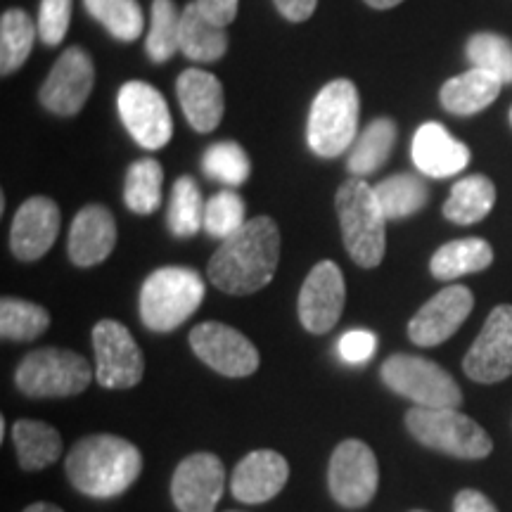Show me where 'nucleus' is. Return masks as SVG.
I'll return each instance as SVG.
<instances>
[{
    "label": "nucleus",
    "mask_w": 512,
    "mask_h": 512,
    "mask_svg": "<svg viewBox=\"0 0 512 512\" xmlns=\"http://www.w3.org/2000/svg\"><path fill=\"white\" fill-rule=\"evenodd\" d=\"M463 370L479 384H496L512 375V306L501 304L486 318L470 351L463 358Z\"/></svg>",
    "instance_id": "obj_13"
},
{
    "label": "nucleus",
    "mask_w": 512,
    "mask_h": 512,
    "mask_svg": "<svg viewBox=\"0 0 512 512\" xmlns=\"http://www.w3.org/2000/svg\"><path fill=\"white\" fill-rule=\"evenodd\" d=\"M406 427L418 444L453 458L482 460L494 451V441L484 427L458 408L413 406L406 413Z\"/></svg>",
    "instance_id": "obj_6"
},
{
    "label": "nucleus",
    "mask_w": 512,
    "mask_h": 512,
    "mask_svg": "<svg viewBox=\"0 0 512 512\" xmlns=\"http://www.w3.org/2000/svg\"><path fill=\"white\" fill-rule=\"evenodd\" d=\"M204 174L226 185H242L249 178L252 164L238 143H216L202 157Z\"/></svg>",
    "instance_id": "obj_37"
},
{
    "label": "nucleus",
    "mask_w": 512,
    "mask_h": 512,
    "mask_svg": "<svg viewBox=\"0 0 512 512\" xmlns=\"http://www.w3.org/2000/svg\"><path fill=\"white\" fill-rule=\"evenodd\" d=\"M287 479H290V465L285 456L261 448V451L247 453L235 465L233 477H230V491L240 503L259 505L278 496L285 489Z\"/></svg>",
    "instance_id": "obj_19"
},
{
    "label": "nucleus",
    "mask_w": 512,
    "mask_h": 512,
    "mask_svg": "<svg viewBox=\"0 0 512 512\" xmlns=\"http://www.w3.org/2000/svg\"><path fill=\"white\" fill-rule=\"evenodd\" d=\"M195 5L209 22L226 29L235 19V15H238L240 0H195Z\"/></svg>",
    "instance_id": "obj_41"
},
{
    "label": "nucleus",
    "mask_w": 512,
    "mask_h": 512,
    "mask_svg": "<svg viewBox=\"0 0 512 512\" xmlns=\"http://www.w3.org/2000/svg\"><path fill=\"white\" fill-rule=\"evenodd\" d=\"M377 202L389 221L408 219L430 202L427 185L413 174H396L375 185Z\"/></svg>",
    "instance_id": "obj_29"
},
{
    "label": "nucleus",
    "mask_w": 512,
    "mask_h": 512,
    "mask_svg": "<svg viewBox=\"0 0 512 512\" xmlns=\"http://www.w3.org/2000/svg\"><path fill=\"white\" fill-rule=\"evenodd\" d=\"M347 302V285L344 275L332 261H320L306 275L299 290V320L311 335H325L339 323Z\"/></svg>",
    "instance_id": "obj_14"
},
{
    "label": "nucleus",
    "mask_w": 512,
    "mask_h": 512,
    "mask_svg": "<svg viewBox=\"0 0 512 512\" xmlns=\"http://www.w3.org/2000/svg\"><path fill=\"white\" fill-rule=\"evenodd\" d=\"M411 512H425V510H411Z\"/></svg>",
    "instance_id": "obj_48"
},
{
    "label": "nucleus",
    "mask_w": 512,
    "mask_h": 512,
    "mask_svg": "<svg viewBox=\"0 0 512 512\" xmlns=\"http://www.w3.org/2000/svg\"><path fill=\"white\" fill-rule=\"evenodd\" d=\"M162 183V164L155 162V159H140V162H133L124 183L126 207L131 209L133 214L140 216L155 214L159 204H162Z\"/></svg>",
    "instance_id": "obj_30"
},
{
    "label": "nucleus",
    "mask_w": 512,
    "mask_h": 512,
    "mask_svg": "<svg viewBox=\"0 0 512 512\" xmlns=\"http://www.w3.org/2000/svg\"><path fill=\"white\" fill-rule=\"evenodd\" d=\"M50 328V313L34 302L3 297L0 302V335L8 342H31Z\"/></svg>",
    "instance_id": "obj_32"
},
{
    "label": "nucleus",
    "mask_w": 512,
    "mask_h": 512,
    "mask_svg": "<svg viewBox=\"0 0 512 512\" xmlns=\"http://www.w3.org/2000/svg\"><path fill=\"white\" fill-rule=\"evenodd\" d=\"M505 83L484 69L472 67L470 72L453 76L441 86V105L446 112L458 117H472V114L486 110V107L501 95Z\"/></svg>",
    "instance_id": "obj_23"
},
{
    "label": "nucleus",
    "mask_w": 512,
    "mask_h": 512,
    "mask_svg": "<svg viewBox=\"0 0 512 512\" xmlns=\"http://www.w3.org/2000/svg\"><path fill=\"white\" fill-rule=\"evenodd\" d=\"M178 102H181L188 124L200 133H211L223 119V86L214 74L202 69H185L176 81Z\"/></svg>",
    "instance_id": "obj_22"
},
{
    "label": "nucleus",
    "mask_w": 512,
    "mask_h": 512,
    "mask_svg": "<svg viewBox=\"0 0 512 512\" xmlns=\"http://www.w3.org/2000/svg\"><path fill=\"white\" fill-rule=\"evenodd\" d=\"M34 48V24L24 10H8L0 19V72H17Z\"/></svg>",
    "instance_id": "obj_33"
},
{
    "label": "nucleus",
    "mask_w": 512,
    "mask_h": 512,
    "mask_svg": "<svg viewBox=\"0 0 512 512\" xmlns=\"http://www.w3.org/2000/svg\"><path fill=\"white\" fill-rule=\"evenodd\" d=\"M190 347L204 366L223 377H249L259 370V351L240 330L230 328L219 320L195 325L190 330Z\"/></svg>",
    "instance_id": "obj_11"
},
{
    "label": "nucleus",
    "mask_w": 512,
    "mask_h": 512,
    "mask_svg": "<svg viewBox=\"0 0 512 512\" xmlns=\"http://www.w3.org/2000/svg\"><path fill=\"white\" fill-rule=\"evenodd\" d=\"M380 375L387 389L420 408H460L463 403L458 382L430 358L394 354L382 363Z\"/></svg>",
    "instance_id": "obj_8"
},
{
    "label": "nucleus",
    "mask_w": 512,
    "mask_h": 512,
    "mask_svg": "<svg viewBox=\"0 0 512 512\" xmlns=\"http://www.w3.org/2000/svg\"><path fill=\"white\" fill-rule=\"evenodd\" d=\"M93 368L72 349H36L15 370L17 389L29 399H69L91 387Z\"/></svg>",
    "instance_id": "obj_5"
},
{
    "label": "nucleus",
    "mask_w": 512,
    "mask_h": 512,
    "mask_svg": "<svg viewBox=\"0 0 512 512\" xmlns=\"http://www.w3.org/2000/svg\"><path fill=\"white\" fill-rule=\"evenodd\" d=\"M453 512H498L496 505L482 491L463 489L453 498Z\"/></svg>",
    "instance_id": "obj_42"
},
{
    "label": "nucleus",
    "mask_w": 512,
    "mask_h": 512,
    "mask_svg": "<svg viewBox=\"0 0 512 512\" xmlns=\"http://www.w3.org/2000/svg\"><path fill=\"white\" fill-rule=\"evenodd\" d=\"M245 202L238 192L221 190L204 207V230L211 238L226 240L245 226Z\"/></svg>",
    "instance_id": "obj_38"
},
{
    "label": "nucleus",
    "mask_w": 512,
    "mask_h": 512,
    "mask_svg": "<svg viewBox=\"0 0 512 512\" xmlns=\"http://www.w3.org/2000/svg\"><path fill=\"white\" fill-rule=\"evenodd\" d=\"M413 162L425 176H456L470 164V147L460 143L437 121H427L415 131Z\"/></svg>",
    "instance_id": "obj_21"
},
{
    "label": "nucleus",
    "mask_w": 512,
    "mask_h": 512,
    "mask_svg": "<svg viewBox=\"0 0 512 512\" xmlns=\"http://www.w3.org/2000/svg\"><path fill=\"white\" fill-rule=\"evenodd\" d=\"M496 204V185L482 174L465 176L451 188L444 202V216L456 226H472L484 221Z\"/></svg>",
    "instance_id": "obj_26"
},
{
    "label": "nucleus",
    "mask_w": 512,
    "mask_h": 512,
    "mask_svg": "<svg viewBox=\"0 0 512 512\" xmlns=\"http://www.w3.org/2000/svg\"><path fill=\"white\" fill-rule=\"evenodd\" d=\"M228 512H238V510H228Z\"/></svg>",
    "instance_id": "obj_49"
},
{
    "label": "nucleus",
    "mask_w": 512,
    "mask_h": 512,
    "mask_svg": "<svg viewBox=\"0 0 512 512\" xmlns=\"http://www.w3.org/2000/svg\"><path fill=\"white\" fill-rule=\"evenodd\" d=\"M0 439H5V418H0Z\"/></svg>",
    "instance_id": "obj_46"
},
{
    "label": "nucleus",
    "mask_w": 512,
    "mask_h": 512,
    "mask_svg": "<svg viewBox=\"0 0 512 512\" xmlns=\"http://www.w3.org/2000/svg\"><path fill=\"white\" fill-rule=\"evenodd\" d=\"M69 19H72V0H43L38 15V34L46 46H57L67 36Z\"/></svg>",
    "instance_id": "obj_39"
},
{
    "label": "nucleus",
    "mask_w": 512,
    "mask_h": 512,
    "mask_svg": "<svg viewBox=\"0 0 512 512\" xmlns=\"http://www.w3.org/2000/svg\"><path fill=\"white\" fill-rule=\"evenodd\" d=\"M510 124H512V107H510Z\"/></svg>",
    "instance_id": "obj_47"
},
{
    "label": "nucleus",
    "mask_w": 512,
    "mask_h": 512,
    "mask_svg": "<svg viewBox=\"0 0 512 512\" xmlns=\"http://www.w3.org/2000/svg\"><path fill=\"white\" fill-rule=\"evenodd\" d=\"M396 143V124L392 119L380 117L373 124H368L361 138L356 140L354 150L349 155V171L351 176L363 178L380 171L384 162L392 157Z\"/></svg>",
    "instance_id": "obj_28"
},
{
    "label": "nucleus",
    "mask_w": 512,
    "mask_h": 512,
    "mask_svg": "<svg viewBox=\"0 0 512 512\" xmlns=\"http://www.w3.org/2000/svg\"><path fill=\"white\" fill-rule=\"evenodd\" d=\"M204 280L185 266H166L147 275L140 290V320L152 332H174L202 306Z\"/></svg>",
    "instance_id": "obj_4"
},
{
    "label": "nucleus",
    "mask_w": 512,
    "mask_h": 512,
    "mask_svg": "<svg viewBox=\"0 0 512 512\" xmlns=\"http://www.w3.org/2000/svg\"><path fill=\"white\" fill-rule=\"evenodd\" d=\"M377 349V337L368 330H351L339 339L337 351L342 356V361L347 363H366L368 358H373Z\"/></svg>",
    "instance_id": "obj_40"
},
{
    "label": "nucleus",
    "mask_w": 512,
    "mask_h": 512,
    "mask_svg": "<svg viewBox=\"0 0 512 512\" xmlns=\"http://www.w3.org/2000/svg\"><path fill=\"white\" fill-rule=\"evenodd\" d=\"M181 50L195 62H216L226 55V29L216 27L202 15L195 3H190L181 15Z\"/></svg>",
    "instance_id": "obj_27"
},
{
    "label": "nucleus",
    "mask_w": 512,
    "mask_h": 512,
    "mask_svg": "<svg viewBox=\"0 0 512 512\" xmlns=\"http://www.w3.org/2000/svg\"><path fill=\"white\" fill-rule=\"evenodd\" d=\"M280 261V230L268 216L247 221L238 233L221 240L209 259L207 275L221 292L245 297L271 283Z\"/></svg>",
    "instance_id": "obj_1"
},
{
    "label": "nucleus",
    "mask_w": 512,
    "mask_h": 512,
    "mask_svg": "<svg viewBox=\"0 0 512 512\" xmlns=\"http://www.w3.org/2000/svg\"><path fill=\"white\" fill-rule=\"evenodd\" d=\"M380 484V467L366 441L344 439L330 456L328 489L335 503L347 510H361L373 501Z\"/></svg>",
    "instance_id": "obj_9"
},
{
    "label": "nucleus",
    "mask_w": 512,
    "mask_h": 512,
    "mask_svg": "<svg viewBox=\"0 0 512 512\" xmlns=\"http://www.w3.org/2000/svg\"><path fill=\"white\" fill-rule=\"evenodd\" d=\"M143 472V453L117 434H91L69 448L64 475L83 496L114 498Z\"/></svg>",
    "instance_id": "obj_2"
},
{
    "label": "nucleus",
    "mask_w": 512,
    "mask_h": 512,
    "mask_svg": "<svg viewBox=\"0 0 512 512\" xmlns=\"http://www.w3.org/2000/svg\"><path fill=\"white\" fill-rule=\"evenodd\" d=\"M117 245V221L112 211L102 204H88L74 216L69 230L67 252L74 266H98L112 254Z\"/></svg>",
    "instance_id": "obj_20"
},
{
    "label": "nucleus",
    "mask_w": 512,
    "mask_h": 512,
    "mask_svg": "<svg viewBox=\"0 0 512 512\" xmlns=\"http://www.w3.org/2000/svg\"><path fill=\"white\" fill-rule=\"evenodd\" d=\"M12 441L24 472L46 470L60 460L64 451L62 434L41 420H17L12 427Z\"/></svg>",
    "instance_id": "obj_24"
},
{
    "label": "nucleus",
    "mask_w": 512,
    "mask_h": 512,
    "mask_svg": "<svg viewBox=\"0 0 512 512\" xmlns=\"http://www.w3.org/2000/svg\"><path fill=\"white\" fill-rule=\"evenodd\" d=\"M467 60L472 67L512 83V43L498 34H475L467 41Z\"/></svg>",
    "instance_id": "obj_36"
},
{
    "label": "nucleus",
    "mask_w": 512,
    "mask_h": 512,
    "mask_svg": "<svg viewBox=\"0 0 512 512\" xmlns=\"http://www.w3.org/2000/svg\"><path fill=\"white\" fill-rule=\"evenodd\" d=\"M226 489V467L214 453H192L181 460L171 479L178 512H216Z\"/></svg>",
    "instance_id": "obj_15"
},
{
    "label": "nucleus",
    "mask_w": 512,
    "mask_h": 512,
    "mask_svg": "<svg viewBox=\"0 0 512 512\" xmlns=\"http://www.w3.org/2000/svg\"><path fill=\"white\" fill-rule=\"evenodd\" d=\"M119 117L133 140L145 150H162L174 133L164 95L145 81H128L121 86Z\"/></svg>",
    "instance_id": "obj_12"
},
{
    "label": "nucleus",
    "mask_w": 512,
    "mask_h": 512,
    "mask_svg": "<svg viewBox=\"0 0 512 512\" xmlns=\"http://www.w3.org/2000/svg\"><path fill=\"white\" fill-rule=\"evenodd\" d=\"M356 86L349 79H335L313 100L309 112V147L318 157H339L354 143L358 131Z\"/></svg>",
    "instance_id": "obj_7"
},
{
    "label": "nucleus",
    "mask_w": 512,
    "mask_h": 512,
    "mask_svg": "<svg viewBox=\"0 0 512 512\" xmlns=\"http://www.w3.org/2000/svg\"><path fill=\"white\" fill-rule=\"evenodd\" d=\"M93 83L95 67L91 55L81 48H69L60 55L41 86V105L60 117H74L86 105Z\"/></svg>",
    "instance_id": "obj_16"
},
{
    "label": "nucleus",
    "mask_w": 512,
    "mask_h": 512,
    "mask_svg": "<svg viewBox=\"0 0 512 512\" xmlns=\"http://www.w3.org/2000/svg\"><path fill=\"white\" fill-rule=\"evenodd\" d=\"M86 10L119 41H136L143 34V10L138 0H83Z\"/></svg>",
    "instance_id": "obj_34"
},
{
    "label": "nucleus",
    "mask_w": 512,
    "mask_h": 512,
    "mask_svg": "<svg viewBox=\"0 0 512 512\" xmlns=\"http://www.w3.org/2000/svg\"><path fill=\"white\" fill-rule=\"evenodd\" d=\"M494 264V249L482 238L453 240L441 245L430 259V271L437 280H458L463 275L486 271Z\"/></svg>",
    "instance_id": "obj_25"
},
{
    "label": "nucleus",
    "mask_w": 512,
    "mask_h": 512,
    "mask_svg": "<svg viewBox=\"0 0 512 512\" xmlns=\"http://www.w3.org/2000/svg\"><path fill=\"white\" fill-rule=\"evenodd\" d=\"M181 48V15L174 0L152 3V27L147 36V55L152 62H166Z\"/></svg>",
    "instance_id": "obj_35"
},
{
    "label": "nucleus",
    "mask_w": 512,
    "mask_h": 512,
    "mask_svg": "<svg viewBox=\"0 0 512 512\" xmlns=\"http://www.w3.org/2000/svg\"><path fill=\"white\" fill-rule=\"evenodd\" d=\"M204 207L200 185L192 176H181L174 185L169 202V230L176 238H192L204 228Z\"/></svg>",
    "instance_id": "obj_31"
},
{
    "label": "nucleus",
    "mask_w": 512,
    "mask_h": 512,
    "mask_svg": "<svg viewBox=\"0 0 512 512\" xmlns=\"http://www.w3.org/2000/svg\"><path fill=\"white\" fill-rule=\"evenodd\" d=\"M24 512H64L62 508H57L55 503H46V501H41V503H31L29 508H24Z\"/></svg>",
    "instance_id": "obj_44"
},
{
    "label": "nucleus",
    "mask_w": 512,
    "mask_h": 512,
    "mask_svg": "<svg viewBox=\"0 0 512 512\" xmlns=\"http://www.w3.org/2000/svg\"><path fill=\"white\" fill-rule=\"evenodd\" d=\"M95 380L105 389H131L143 380L145 358L131 330L105 318L93 328Z\"/></svg>",
    "instance_id": "obj_10"
},
{
    "label": "nucleus",
    "mask_w": 512,
    "mask_h": 512,
    "mask_svg": "<svg viewBox=\"0 0 512 512\" xmlns=\"http://www.w3.org/2000/svg\"><path fill=\"white\" fill-rule=\"evenodd\" d=\"M366 3L375 10H389V8H396V5L403 3V0H366Z\"/></svg>",
    "instance_id": "obj_45"
},
{
    "label": "nucleus",
    "mask_w": 512,
    "mask_h": 512,
    "mask_svg": "<svg viewBox=\"0 0 512 512\" xmlns=\"http://www.w3.org/2000/svg\"><path fill=\"white\" fill-rule=\"evenodd\" d=\"M273 3L285 19H290V22H304V19L313 15L318 0H273Z\"/></svg>",
    "instance_id": "obj_43"
},
{
    "label": "nucleus",
    "mask_w": 512,
    "mask_h": 512,
    "mask_svg": "<svg viewBox=\"0 0 512 512\" xmlns=\"http://www.w3.org/2000/svg\"><path fill=\"white\" fill-rule=\"evenodd\" d=\"M335 209L342 226L347 254L361 268H377L387 249V216L377 202L375 188L363 178H351L337 190Z\"/></svg>",
    "instance_id": "obj_3"
},
{
    "label": "nucleus",
    "mask_w": 512,
    "mask_h": 512,
    "mask_svg": "<svg viewBox=\"0 0 512 512\" xmlns=\"http://www.w3.org/2000/svg\"><path fill=\"white\" fill-rule=\"evenodd\" d=\"M62 214L50 197H29L17 209L10 230V249L19 261H38L60 235Z\"/></svg>",
    "instance_id": "obj_18"
},
{
    "label": "nucleus",
    "mask_w": 512,
    "mask_h": 512,
    "mask_svg": "<svg viewBox=\"0 0 512 512\" xmlns=\"http://www.w3.org/2000/svg\"><path fill=\"white\" fill-rule=\"evenodd\" d=\"M475 309V294L465 285H448L434 294L408 323V337L418 347H439L460 330Z\"/></svg>",
    "instance_id": "obj_17"
}]
</instances>
